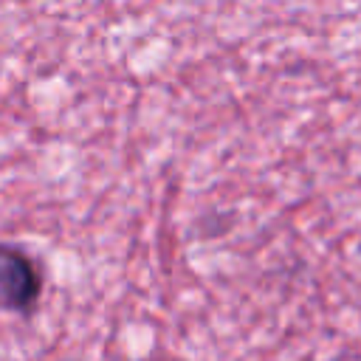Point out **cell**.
<instances>
[{
  "label": "cell",
  "instance_id": "6da1fadb",
  "mask_svg": "<svg viewBox=\"0 0 361 361\" xmlns=\"http://www.w3.org/2000/svg\"><path fill=\"white\" fill-rule=\"evenodd\" d=\"M39 296V276L34 262L11 248L0 245V307L28 310Z\"/></svg>",
  "mask_w": 361,
  "mask_h": 361
}]
</instances>
